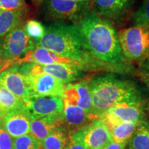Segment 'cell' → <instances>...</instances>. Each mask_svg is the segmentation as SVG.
<instances>
[{"label":"cell","mask_w":149,"mask_h":149,"mask_svg":"<svg viewBox=\"0 0 149 149\" xmlns=\"http://www.w3.org/2000/svg\"><path fill=\"white\" fill-rule=\"evenodd\" d=\"M37 46L46 48L74 61L84 71L111 70L122 72L121 66H113L95 58L86 50L76 24L55 22L45 28Z\"/></svg>","instance_id":"cell-1"},{"label":"cell","mask_w":149,"mask_h":149,"mask_svg":"<svg viewBox=\"0 0 149 149\" xmlns=\"http://www.w3.org/2000/svg\"><path fill=\"white\" fill-rule=\"evenodd\" d=\"M87 51L98 60L119 66H129L121 49L118 34L111 22L94 10L76 24Z\"/></svg>","instance_id":"cell-2"},{"label":"cell","mask_w":149,"mask_h":149,"mask_svg":"<svg viewBox=\"0 0 149 149\" xmlns=\"http://www.w3.org/2000/svg\"><path fill=\"white\" fill-rule=\"evenodd\" d=\"M89 90L92 97V115L97 120L117 104L142 101L140 93L134 82L113 73L91 77Z\"/></svg>","instance_id":"cell-3"},{"label":"cell","mask_w":149,"mask_h":149,"mask_svg":"<svg viewBox=\"0 0 149 149\" xmlns=\"http://www.w3.org/2000/svg\"><path fill=\"white\" fill-rule=\"evenodd\" d=\"M124 58L141 63L149 59V28L132 26L118 33Z\"/></svg>","instance_id":"cell-4"},{"label":"cell","mask_w":149,"mask_h":149,"mask_svg":"<svg viewBox=\"0 0 149 149\" xmlns=\"http://www.w3.org/2000/svg\"><path fill=\"white\" fill-rule=\"evenodd\" d=\"M44 3V17L57 22L68 20L76 24L92 10L91 1L76 2L72 0H46Z\"/></svg>","instance_id":"cell-5"},{"label":"cell","mask_w":149,"mask_h":149,"mask_svg":"<svg viewBox=\"0 0 149 149\" xmlns=\"http://www.w3.org/2000/svg\"><path fill=\"white\" fill-rule=\"evenodd\" d=\"M36 47L35 43L28 36L24 29V24L19 26L4 37L1 48L7 64L6 69L17 64L18 61Z\"/></svg>","instance_id":"cell-6"},{"label":"cell","mask_w":149,"mask_h":149,"mask_svg":"<svg viewBox=\"0 0 149 149\" xmlns=\"http://www.w3.org/2000/svg\"><path fill=\"white\" fill-rule=\"evenodd\" d=\"M18 66L19 71L23 74L46 73L55 77L64 84L74 83L85 77V71L79 67L70 64H56L51 65H39L33 63H24Z\"/></svg>","instance_id":"cell-7"},{"label":"cell","mask_w":149,"mask_h":149,"mask_svg":"<svg viewBox=\"0 0 149 149\" xmlns=\"http://www.w3.org/2000/svg\"><path fill=\"white\" fill-rule=\"evenodd\" d=\"M144 109L142 101L122 102L111 108L101 119L108 129L111 130L123 122L139 123L142 121Z\"/></svg>","instance_id":"cell-8"},{"label":"cell","mask_w":149,"mask_h":149,"mask_svg":"<svg viewBox=\"0 0 149 149\" xmlns=\"http://www.w3.org/2000/svg\"><path fill=\"white\" fill-rule=\"evenodd\" d=\"M30 90V98L33 97H57L64 98L65 86L55 77L46 73L24 74Z\"/></svg>","instance_id":"cell-9"},{"label":"cell","mask_w":149,"mask_h":149,"mask_svg":"<svg viewBox=\"0 0 149 149\" xmlns=\"http://www.w3.org/2000/svg\"><path fill=\"white\" fill-rule=\"evenodd\" d=\"M32 119L55 116L63 114V99L57 97H33L24 102Z\"/></svg>","instance_id":"cell-10"},{"label":"cell","mask_w":149,"mask_h":149,"mask_svg":"<svg viewBox=\"0 0 149 149\" xmlns=\"http://www.w3.org/2000/svg\"><path fill=\"white\" fill-rule=\"evenodd\" d=\"M92 10L100 17L119 22L128 13L134 0H91Z\"/></svg>","instance_id":"cell-11"},{"label":"cell","mask_w":149,"mask_h":149,"mask_svg":"<svg viewBox=\"0 0 149 149\" xmlns=\"http://www.w3.org/2000/svg\"><path fill=\"white\" fill-rule=\"evenodd\" d=\"M90 79L83 78L77 82L65 86L63 100L72 105L77 106L92 115V97L89 90Z\"/></svg>","instance_id":"cell-12"},{"label":"cell","mask_w":149,"mask_h":149,"mask_svg":"<svg viewBox=\"0 0 149 149\" xmlns=\"http://www.w3.org/2000/svg\"><path fill=\"white\" fill-rule=\"evenodd\" d=\"M0 85L24 102L30 99V90L25 76L19 71L18 65L0 72Z\"/></svg>","instance_id":"cell-13"},{"label":"cell","mask_w":149,"mask_h":149,"mask_svg":"<svg viewBox=\"0 0 149 149\" xmlns=\"http://www.w3.org/2000/svg\"><path fill=\"white\" fill-rule=\"evenodd\" d=\"M31 120L26 108L8 112L1 117V127L11 137H18L29 134Z\"/></svg>","instance_id":"cell-14"},{"label":"cell","mask_w":149,"mask_h":149,"mask_svg":"<svg viewBox=\"0 0 149 149\" xmlns=\"http://www.w3.org/2000/svg\"><path fill=\"white\" fill-rule=\"evenodd\" d=\"M64 102V125L68 134L84 129L97 119L77 106Z\"/></svg>","instance_id":"cell-15"},{"label":"cell","mask_w":149,"mask_h":149,"mask_svg":"<svg viewBox=\"0 0 149 149\" xmlns=\"http://www.w3.org/2000/svg\"><path fill=\"white\" fill-rule=\"evenodd\" d=\"M84 141L88 149L104 148L113 141L109 130L102 119H98L83 129Z\"/></svg>","instance_id":"cell-16"},{"label":"cell","mask_w":149,"mask_h":149,"mask_svg":"<svg viewBox=\"0 0 149 149\" xmlns=\"http://www.w3.org/2000/svg\"><path fill=\"white\" fill-rule=\"evenodd\" d=\"M24 63H33L39 65L70 64L77 66L74 61L39 46H37L32 51L28 52L26 55L18 61L17 65Z\"/></svg>","instance_id":"cell-17"},{"label":"cell","mask_w":149,"mask_h":149,"mask_svg":"<svg viewBox=\"0 0 149 149\" xmlns=\"http://www.w3.org/2000/svg\"><path fill=\"white\" fill-rule=\"evenodd\" d=\"M62 127L64 128L63 114L40 119L31 118L30 134L40 145L53 130Z\"/></svg>","instance_id":"cell-18"},{"label":"cell","mask_w":149,"mask_h":149,"mask_svg":"<svg viewBox=\"0 0 149 149\" xmlns=\"http://www.w3.org/2000/svg\"><path fill=\"white\" fill-rule=\"evenodd\" d=\"M28 10H0V37H5L10 31L24 24Z\"/></svg>","instance_id":"cell-19"},{"label":"cell","mask_w":149,"mask_h":149,"mask_svg":"<svg viewBox=\"0 0 149 149\" xmlns=\"http://www.w3.org/2000/svg\"><path fill=\"white\" fill-rule=\"evenodd\" d=\"M68 140V133L66 128L53 130L40 144L45 149H64Z\"/></svg>","instance_id":"cell-20"},{"label":"cell","mask_w":149,"mask_h":149,"mask_svg":"<svg viewBox=\"0 0 149 149\" xmlns=\"http://www.w3.org/2000/svg\"><path fill=\"white\" fill-rule=\"evenodd\" d=\"M130 148L149 149V122L141 121L130 139Z\"/></svg>","instance_id":"cell-21"},{"label":"cell","mask_w":149,"mask_h":149,"mask_svg":"<svg viewBox=\"0 0 149 149\" xmlns=\"http://www.w3.org/2000/svg\"><path fill=\"white\" fill-rule=\"evenodd\" d=\"M26 108L24 102L0 85V115L1 117L8 112Z\"/></svg>","instance_id":"cell-22"},{"label":"cell","mask_w":149,"mask_h":149,"mask_svg":"<svg viewBox=\"0 0 149 149\" xmlns=\"http://www.w3.org/2000/svg\"><path fill=\"white\" fill-rule=\"evenodd\" d=\"M139 123L123 122L110 130L113 141L117 143H128L133 136Z\"/></svg>","instance_id":"cell-23"},{"label":"cell","mask_w":149,"mask_h":149,"mask_svg":"<svg viewBox=\"0 0 149 149\" xmlns=\"http://www.w3.org/2000/svg\"><path fill=\"white\" fill-rule=\"evenodd\" d=\"M24 29L31 40L37 46V44L42 39L45 32V27L41 22L37 20H28L24 24Z\"/></svg>","instance_id":"cell-24"},{"label":"cell","mask_w":149,"mask_h":149,"mask_svg":"<svg viewBox=\"0 0 149 149\" xmlns=\"http://www.w3.org/2000/svg\"><path fill=\"white\" fill-rule=\"evenodd\" d=\"M135 26L149 28V0H142L140 6L133 15Z\"/></svg>","instance_id":"cell-25"},{"label":"cell","mask_w":149,"mask_h":149,"mask_svg":"<svg viewBox=\"0 0 149 149\" xmlns=\"http://www.w3.org/2000/svg\"><path fill=\"white\" fill-rule=\"evenodd\" d=\"M14 149H38L40 146L31 134L13 138Z\"/></svg>","instance_id":"cell-26"},{"label":"cell","mask_w":149,"mask_h":149,"mask_svg":"<svg viewBox=\"0 0 149 149\" xmlns=\"http://www.w3.org/2000/svg\"><path fill=\"white\" fill-rule=\"evenodd\" d=\"M64 149H88L84 141L83 130L68 134V140Z\"/></svg>","instance_id":"cell-27"},{"label":"cell","mask_w":149,"mask_h":149,"mask_svg":"<svg viewBox=\"0 0 149 149\" xmlns=\"http://www.w3.org/2000/svg\"><path fill=\"white\" fill-rule=\"evenodd\" d=\"M1 10H28L25 0H0Z\"/></svg>","instance_id":"cell-28"},{"label":"cell","mask_w":149,"mask_h":149,"mask_svg":"<svg viewBox=\"0 0 149 149\" xmlns=\"http://www.w3.org/2000/svg\"><path fill=\"white\" fill-rule=\"evenodd\" d=\"M0 149H14L13 137L0 126Z\"/></svg>","instance_id":"cell-29"},{"label":"cell","mask_w":149,"mask_h":149,"mask_svg":"<svg viewBox=\"0 0 149 149\" xmlns=\"http://www.w3.org/2000/svg\"><path fill=\"white\" fill-rule=\"evenodd\" d=\"M139 70V76L149 90V59L140 63Z\"/></svg>","instance_id":"cell-30"},{"label":"cell","mask_w":149,"mask_h":149,"mask_svg":"<svg viewBox=\"0 0 149 149\" xmlns=\"http://www.w3.org/2000/svg\"><path fill=\"white\" fill-rule=\"evenodd\" d=\"M128 143H117L112 141L104 147V149H125Z\"/></svg>","instance_id":"cell-31"},{"label":"cell","mask_w":149,"mask_h":149,"mask_svg":"<svg viewBox=\"0 0 149 149\" xmlns=\"http://www.w3.org/2000/svg\"><path fill=\"white\" fill-rule=\"evenodd\" d=\"M1 42L2 41L0 42V72L6 70V65L7 64V60L3 55L2 48H1Z\"/></svg>","instance_id":"cell-32"},{"label":"cell","mask_w":149,"mask_h":149,"mask_svg":"<svg viewBox=\"0 0 149 149\" xmlns=\"http://www.w3.org/2000/svg\"><path fill=\"white\" fill-rule=\"evenodd\" d=\"M31 1H32L33 3H34V4L35 6H40L42 4V3H43L44 2V1H46V0H31Z\"/></svg>","instance_id":"cell-33"},{"label":"cell","mask_w":149,"mask_h":149,"mask_svg":"<svg viewBox=\"0 0 149 149\" xmlns=\"http://www.w3.org/2000/svg\"><path fill=\"white\" fill-rule=\"evenodd\" d=\"M73 1H76V2H81V1H91V0H72Z\"/></svg>","instance_id":"cell-34"},{"label":"cell","mask_w":149,"mask_h":149,"mask_svg":"<svg viewBox=\"0 0 149 149\" xmlns=\"http://www.w3.org/2000/svg\"><path fill=\"white\" fill-rule=\"evenodd\" d=\"M0 126H1V116L0 115Z\"/></svg>","instance_id":"cell-35"},{"label":"cell","mask_w":149,"mask_h":149,"mask_svg":"<svg viewBox=\"0 0 149 149\" xmlns=\"http://www.w3.org/2000/svg\"><path fill=\"white\" fill-rule=\"evenodd\" d=\"M38 149H45V148H43V147L42 146H40V147H39V148Z\"/></svg>","instance_id":"cell-36"},{"label":"cell","mask_w":149,"mask_h":149,"mask_svg":"<svg viewBox=\"0 0 149 149\" xmlns=\"http://www.w3.org/2000/svg\"><path fill=\"white\" fill-rule=\"evenodd\" d=\"M92 149H104L102 148H92Z\"/></svg>","instance_id":"cell-37"},{"label":"cell","mask_w":149,"mask_h":149,"mask_svg":"<svg viewBox=\"0 0 149 149\" xmlns=\"http://www.w3.org/2000/svg\"><path fill=\"white\" fill-rule=\"evenodd\" d=\"M1 42V39H0V42Z\"/></svg>","instance_id":"cell-38"},{"label":"cell","mask_w":149,"mask_h":149,"mask_svg":"<svg viewBox=\"0 0 149 149\" xmlns=\"http://www.w3.org/2000/svg\"><path fill=\"white\" fill-rule=\"evenodd\" d=\"M128 149H131V148H128Z\"/></svg>","instance_id":"cell-39"}]
</instances>
